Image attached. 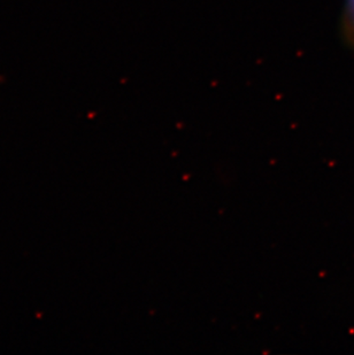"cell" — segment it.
Wrapping results in <instances>:
<instances>
[{"instance_id":"6da1fadb","label":"cell","mask_w":354,"mask_h":355,"mask_svg":"<svg viewBox=\"0 0 354 355\" xmlns=\"http://www.w3.org/2000/svg\"><path fill=\"white\" fill-rule=\"evenodd\" d=\"M346 27L351 28V31L354 34V0H348Z\"/></svg>"}]
</instances>
